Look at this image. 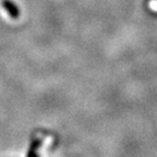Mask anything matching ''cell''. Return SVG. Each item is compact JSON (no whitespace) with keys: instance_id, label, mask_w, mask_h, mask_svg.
Masks as SVG:
<instances>
[{"instance_id":"3","label":"cell","mask_w":157,"mask_h":157,"mask_svg":"<svg viewBox=\"0 0 157 157\" xmlns=\"http://www.w3.org/2000/svg\"><path fill=\"white\" fill-rule=\"evenodd\" d=\"M150 6L153 10H157V0H152L150 2Z\"/></svg>"},{"instance_id":"1","label":"cell","mask_w":157,"mask_h":157,"mask_svg":"<svg viewBox=\"0 0 157 157\" xmlns=\"http://www.w3.org/2000/svg\"><path fill=\"white\" fill-rule=\"evenodd\" d=\"M5 11L10 15V17L13 20H17L20 17V9L12 0H2L1 1Z\"/></svg>"},{"instance_id":"2","label":"cell","mask_w":157,"mask_h":157,"mask_svg":"<svg viewBox=\"0 0 157 157\" xmlns=\"http://www.w3.org/2000/svg\"><path fill=\"white\" fill-rule=\"evenodd\" d=\"M42 143H43V141L40 140V139H35V140H33L32 143H31V146H29V152L26 153V156L27 157L37 156V151H38V148L40 147Z\"/></svg>"}]
</instances>
